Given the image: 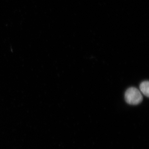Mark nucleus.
Returning <instances> with one entry per match:
<instances>
[{
	"mask_svg": "<svg viewBox=\"0 0 149 149\" xmlns=\"http://www.w3.org/2000/svg\"><path fill=\"white\" fill-rule=\"evenodd\" d=\"M125 101L130 105L139 104L143 100V97L140 91L137 88L131 87L128 88L125 94Z\"/></svg>",
	"mask_w": 149,
	"mask_h": 149,
	"instance_id": "obj_1",
	"label": "nucleus"
},
{
	"mask_svg": "<svg viewBox=\"0 0 149 149\" xmlns=\"http://www.w3.org/2000/svg\"><path fill=\"white\" fill-rule=\"evenodd\" d=\"M149 83L148 81H145L141 83L140 89L144 95L148 97L149 96Z\"/></svg>",
	"mask_w": 149,
	"mask_h": 149,
	"instance_id": "obj_2",
	"label": "nucleus"
}]
</instances>
